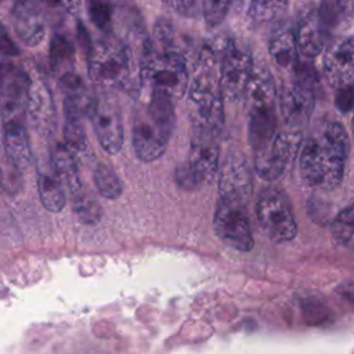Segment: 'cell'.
Wrapping results in <instances>:
<instances>
[{
	"label": "cell",
	"mask_w": 354,
	"mask_h": 354,
	"mask_svg": "<svg viewBox=\"0 0 354 354\" xmlns=\"http://www.w3.org/2000/svg\"><path fill=\"white\" fill-rule=\"evenodd\" d=\"M176 183L187 189V191H192V189H196L201 187L199 181L196 180L195 174L192 173V170L189 169V166L185 163L180 165L177 169H176Z\"/></svg>",
	"instance_id": "cell-31"
},
{
	"label": "cell",
	"mask_w": 354,
	"mask_h": 354,
	"mask_svg": "<svg viewBox=\"0 0 354 354\" xmlns=\"http://www.w3.org/2000/svg\"><path fill=\"white\" fill-rule=\"evenodd\" d=\"M303 142V130L283 127L277 130L271 144L261 152L253 153L256 174L267 181L277 180L289 163L295 160Z\"/></svg>",
	"instance_id": "cell-11"
},
{
	"label": "cell",
	"mask_w": 354,
	"mask_h": 354,
	"mask_svg": "<svg viewBox=\"0 0 354 354\" xmlns=\"http://www.w3.org/2000/svg\"><path fill=\"white\" fill-rule=\"evenodd\" d=\"M140 88L166 94L171 100L181 98L188 87V61L178 46L155 44L147 40L138 69Z\"/></svg>",
	"instance_id": "cell-4"
},
{
	"label": "cell",
	"mask_w": 354,
	"mask_h": 354,
	"mask_svg": "<svg viewBox=\"0 0 354 354\" xmlns=\"http://www.w3.org/2000/svg\"><path fill=\"white\" fill-rule=\"evenodd\" d=\"M51 163L54 169V174L62 187H66L69 194L79 189L83 184L79 177L77 160L71 153V151L61 142L57 144L51 151Z\"/></svg>",
	"instance_id": "cell-21"
},
{
	"label": "cell",
	"mask_w": 354,
	"mask_h": 354,
	"mask_svg": "<svg viewBox=\"0 0 354 354\" xmlns=\"http://www.w3.org/2000/svg\"><path fill=\"white\" fill-rule=\"evenodd\" d=\"M354 44L353 37L346 36L333 41L325 51L322 73L332 88L353 83L354 76Z\"/></svg>",
	"instance_id": "cell-15"
},
{
	"label": "cell",
	"mask_w": 354,
	"mask_h": 354,
	"mask_svg": "<svg viewBox=\"0 0 354 354\" xmlns=\"http://www.w3.org/2000/svg\"><path fill=\"white\" fill-rule=\"evenodd\" d=\"M277 84L266 68L253 71L243 98L248 108V137L253 153L264 151L278 130Z\"/></svg>",
	"instance_id": "cell-5"
},
{
	"label": "cell",
	"mask_w": 354,
	"mask_h": 354,
	"mask_svg": "<svg viewBox=\"0 0 354 354\" xmlns=\"http://www.w3.org/2000/svg\"><path fill=\"white\" fill-rule=\"evenodd\" d=\"M354 206L350 202L339 214L333 218L330 224V232L335 242L343 248H348L353 241L354 231Z\"/></svg>",
	"instance_id": "cell-27"
},
{
	"label": "cell",
	"mask_w": 354,
	"mask_h": 354,
	"mask_svg": "<svg viewBox=\"0 0 354 354\" xmlns=\"http://www.w3.org/2000/svg\"><path fill=\"white\" fill-rule=\"evenodd\" d=\"M221 43L223 39L202 44L187 87L192 129L216 136H220L224 126V105L218 84Z\"/></svg>",
	"instance_id": "cell-2"
},
{
	"label": "cell",
	"mask_w": 354,
	"mask_h": 354,
	"mask_svg": "<svg viewBox=\"0 0 354 354\" xmlns=\"http://www.w3.org/2000/svg\"><path fill=\"white\" fill-rule=\"evenodd\" d=\"M76 160L86 159L90 153V142L86 136V130L80 119L65 118L64 124V142H62Z\"/></svg>",
	"instance_id": "cell-24"
},
{
	"label": "cell",
	"mask_w": 354,
	"mask_h": 354,
	"mask_svg": "<svg viewBox=\"0 0 354 354\" xmlns=\"http://www.w3.org/2000/svg\"><path fill=\"white\" fill-rule=\"evenodd\" d=\"M220 147L218 136L192 129V138L187 165L195 174L199 184L210 183L218 169Z\"/></svg>",
	"instance_id": "cell-14"
},
{
	"label": "cell",
	"mask_w": 354,
	"mask_h": 354,
	"mask_svg": "<svg viewBox=\"0 0 354 354\" xmlns=\"http://www.w3.org/2000/svg\"><path fill=\"white\" fill-rule=\"evenodd\" d=\"M170 97L158 91H148L131 116V144L136 156L142 162L160 158L173 133L176 113Z\"/></svg>",
	"instance_id": "cell-3"
},
{
	"label": "cell",
	"mask_w": 354,
	"mask_h": 354,
	"mask_svg": "<svg viewBox=\"0 0 354 354\" xmlns=\"http://www.w3.org/2000/svg\"><path fill=\"white\" fill-rule=\"evenodd\" d=\"M254 71L253 55L246 43L223 37L218 65V84L225 100L236 101L243 97Z\"/></svg>",
	"instance_id": "cell-8"
},
{
	"label": "cell",
	"mask_w": 354,
	"mask_h": 354,
	"mask_svg": "<svg viewBox=\"0 0 354 354\" xmlns=\"http://www.w3.org/2000/svg\"><path fill=\"white\" fill-rule=\"evenodd\" d=\"M252 194V171L241 153L230 152L220 171L218 196L238 199L248 203Z\"/></svg>",
	"instance_id": "cell-16"
},
{
	"label": "cell",
	"mask_w": 354,
	"mask_h": 354,
	"mask_svg": "<svg viewBox=\"0 0 354 354\" xmlns=\"http://www.w3.org/2000/svg\"><path fill=\"white\" fill-rule=\"evenodd\" d=\"M213 227L218 239L238 252H249L254 245L245 202L218 196Z\"/></svg>",
	"instance_id": "cell-10"
},
{
	"label": "cell",
	"mask_w": 354,
	"mask_h": 354,
	"mask_svg": "<svg viewBox=\"0 0 354 354\" xmlns=\"http://www.w3.org/2000/svg\"><path fill=\"white\" fill-rule=\"evenodd\" d=\"M336 6H337L339 11L343 15L351 17V14H353V0H336Z\"/></svg>",
	"instance_id": "cell-36"
},
{
	"label": "cell",
	"mask_w": 354,
	"mask_h": 354,
	"mask_svg": "<svg viewBox=\"0 0 354 354\" xmlns=\"http://www.w3.org/2000/svg\"><path fill=\"white\" fill-rule=\"evenodd\" d=\"M102 149L106 153H118L123 147V122L119 106L111 100H97L88 118Z\"/></svg>",
	"instance_id": "cell-13"
},
{
	"label": "cell",
	"mask_w": 354,
	"mask_h": 354,
	"mask_svg": "<svg viewBox=\"0 0 354 354\" xmlns=\"http://www.w3.org/2000/svg\"><path fill=\"white\" fill-rule=\"evenodd\" d=\"M37 189L43 206L53 213H58L65 206V194L62 184L55 176L40 173L37 176Z\"/></svg>",
	"instance_id": "cell-25"
},
{
	"label": "cell",
	"mask_w": 354,
	"mask_h": 354,
	"mask_svg": "<svg viewBox=\"0 0 354 354\" xmlns=\"http://www.w3.org/2000/svg\"><path fill=\"white\" fill-rule=\"evenodd\" d=\"M55 3L71 15H79L82 10V0H55Z\"/></svg>",
	"instance_id": "cell-35"
},
{
	"label": "cell",
	"mask_w": 354,
	"mask_h": 354,
	"mask_svg": "<svg viewBox=\"0 0 354 354\" xmlns=\"http://www.w3.org/2000/svg\"><path fill=\"white\" fill-rule=\"evenodd\" d=\"M293 80L277 91V105L285 127L303 130L308 123L314 104L315 75L313 69L300 61L293 66Z\"/></svg>",
	"instance_id": "cell-7"
},
{
	"label": "cell",
	"mask_w": 354,
	"mask_h": 354,
	"mask_svg": "<svg viewBox=\"0 0 354 354\" xmlns=\"http://www.w3.org/2000/svg\"><path fill=\"white\" fill-rule=\"evenodd\" d=\"M94 184L100 195L106 199H116L123 192V184L118 174L105 165H98L94 170Z\"/></svg>",
	"instance_id": "cell-28"
},
{
	"label": "cell",
	"mask_w": 354,
	"mask_h": 354,
	"mask_svg": "<svg viewBox=\"0 0 354 354\" xmlns=\"http://www.w3.org/2000/svg\"><path fill=\"white\" fill-rule=\"evenodd\" d=\"M30 83L32 79L22 66L11 61H0V112L3 123H25Z\"/></svg>",
	"instance_id": "cell-12"
},
{
	"label": "cell",
	"mask_w": 354,
	"mask_h": 354,
	"mask_svg": "<svg viewBox=\"0 0 354 354\" xmlns=\"http://www.w3.org/2000/svg\"><path fill=\"white\" fill-rule=\"evenodd\" d=\"M71 198L73 213L82 224L95 225L100 223L102 217V209L90 189L82 185L79 189L71 194Z\"/></svg>",
	"instance_id": "cell-23"
},
{
	"label": "cell",
	"mask_w": 354,
	"mask_h": 354,
	"mask_svg": "<svg viewBox=\"0 0 354 354\" xmlns=\"http://www.w3.org/2000/svg\"><path fill=\"white\" fill-rule=\"evenodd\" d=\"M3 140L4 149L10 160L18 167H26L30 163L32 151L25 123H3Z\"/></svg>",
	"instance_id": "cell-20"
},
{
	"label": "cell",
	"mask_w": 354,
	"mask_h": 354,
	"mask_svg": "<svg viewBox=\"0 0 354 354\" xmlns=\"http://www.w3.org/2000/svg\"><path fill=\"white\" fill-rule=\"evenodd\" d=\"M326 22L315 7H306L299 19L295 33L296 46L300 54L306 58H315L321 54L325 46Z\"/></svg>",
	"instance_id": "cell-18"
},
{
	"label": "cell",
	"mask_w": 354,
	"mask_h": 354,
	"mask_svg": "<svg viewBox=\"0 0 354 354\" xmlns=\"http://www.w3.org/2000/svg\"><path fill=\"white\" fill-rule=\"evenodd\" d=\"M75 48L66 36L55 33L50 41V66L55 73L71 71L73 64Z\"/></svg>",
	"instance_id": "cell-26"
},
{
	"label": "cell",
	"mask_w": 354,
	"mask_h": 354,
	"mask_svg": "<svg viewBox=\"0 0 354 354\" xmlns=\"http://www.w3.org/2000/svg\"><path fill=\"white\" fill-rule=\"evenodd\" d=\"M87 11L90 21L102 32L112 29L113 8L111 0H87Z\"/></svg>",
	"instance_id": "cell-29"
},
{
	"label": "cell",
	"mask_w": 354,
	"mask_h": 354,
	"mask_svg": "<svg viewBox=\"0 0 354 354\" xmlns=\"http://www.w3.org/2000/svg\"><path fill=\"white\" fill-rule=\"evenodd\" d=\"M163 4H166L170 10L176 11V12H188L194 4L195 0H162Z\"/></svg>",
	"instance_id": "cell-34"
},
{
	"label": "cell",
	"mask_w": 354,
	"mask_h": 354,
	"mask_svg": "<svg viewBox=\"0 0 354 354\" xmlns=\"http://www.w3.org/2000/svg\"><path fill=\"white\" fill-rule=\"evenodd\" d=\"M299 151L300 176L307 185L333 189L342 183L348 155V136L342 123H324Z\"/></svg>",
	"instance_id": "cell-1"
},
{
	"label": "cell",
	"mask_w": 354,
	"mask_h": 354,
	"mask_svg": "<svg viewBox=\"0 0 354 354\" xmlns=\"http://www.w3.org/2000/svg\"><path fill=\"white\" fill-rule=\"evenodd\" d=\"M235 1L236 0H203L202 11L206 25L210 28L218 26L225 19Z\"/></svg>",
	"instance_id": "cell-30"
},
{
	"label": "cell",
	"mask_w": 354,
	"mask_h": 354,
	"mask_svg": "<svg viewBox=\"0 0 354 354\" xmlns=\"http://www.w3.org/2000/svg\"><path fill=\"white\" fill-rule=\"evenodd\" d=\"M336 90V95H335V105L336 108L343 112L347 113L351 111L353 108V100H354V90H353V83L342 86Z\"/></svg>",
	"instance_id": "cell-32"
},
{
	"label": "cell",
	"mask_w": 354,
	"mask_h": 354,
	"mask_svg": "<svg viewBox=\"0 0 354 354\" xmlns=\"http://www.w3.org/2000/svg\"><path fill=\"white\" fill-rule=\"evenodd\" d=\"M0 174H1V171H0Z\"/></svg>",
	"instance_id": "cell-38"
},
{
	"label": "cell",
	"mask_w": 354,
	"mask_h": 354,
	"mask_svg": "<svg viewBox=\"0 0 354 354\" xmlns=\"http://www.w3.org/2000/svg\"><path fill=\"white\" fill-rule=\"evenodd\" d=\"M138 69L134 50L122 40H100L88 48V77L101 88L129 90L136 83L140 87Z\"/></svg>",
	"instance_id": "cell-6"
},
{
	"label": "cell",
	"mask_w": 354,
	"mask_h": 354,
	"mask_svg": "<svg viewBox=\"0 0 354 354\" xmlns=\"http://www.w3.org/2000/svg\"><path fill=\"white\" fill-rule=\"evenodd\" d=\"M268 51L272 61L285 71H292L299 62V50L295 33L290 29L278 30L270 40Z\"/></svg>",
	"instance_id": "cell-22"
},
{
	"label": "cell",
	"mask_w": 354,
	"mask_h": 354,
	"mask_svg": "<svg viewBox=\"0 0 354 354\" xmlns=\"http://www.w3.org/2000/svg\"><path fill=\"white\" fill-rule=\"evenodd\" d=\"M15 0H0V12H3L4 10H8L12 7Z\"/></svg>",
	"instance_id": "cell-37"
},
{
	"label": "cell",
	"mask_w": 354,
	"mask_h": 354,
	"mask_svg": "<svg viewBox=\"0 0 354 354\" xmlns=\"http://www.w3.org/2000/svg\"><path fill=\"white\" fill-rule=\"evenodd\" d=\"M0 54L7 57H15L19 54V48L8 35L7 29L0 22Z\"/></svg>",
	"instance_id": "cell-33"
},
{
	"label": "cell",
	"mask_w": 354,
	"mask_h": 354,
	"mask_svg": "<svg viewBox=\"0 0 354 354\" xmlns=\"http://www.w3.org/2000/svg\"><path fill=\"white\" fill-rule=\"evenodd\" d=\"M11 22L24 44L35 47L43 41L46 24L37 0H15L11 7Z\"/></svg>",
	"instance_id": "cell-17"
},
{
	"label": "cell",
	"mask_w": 354,
	"mask_h": 354,
	"mask_svg": "<svg viewBox=\"0 0 354 354\" xmlns=\"http://www.w3.org/2000/svg\"><path fill=\"white\" fill-rule=\"evenodd\" d=\"M256 214L261 230L266 235L277 242L292 241L297 234V224L286 195L275 188H266L256 205Z\"/></svg>",
	"instance_id": "cell-9"
},
{
	"label": "cell",
	"mask_w": 354,
	"mask_h": 354,
	"mask_svg": "<svg viewBox=\"0 0 354 354\" xmlns=\"http://www.w3.org/2000/svg\"><path fill=\"white\" fill-rule=\"evenodd\" d=\"M26 116L36 131L51 134L57 123V109L53 94L43 80H32L28 101Z\"/></svg>",
	"instance_id": "cell-19"
}]
</instances>
